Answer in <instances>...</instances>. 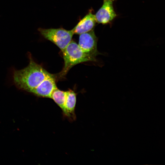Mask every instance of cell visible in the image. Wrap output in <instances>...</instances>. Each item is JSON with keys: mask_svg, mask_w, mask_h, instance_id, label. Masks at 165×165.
<instances>
[{"mask_svg": "<svg viewBox=\"0 0 165 165\" xmlns=\"http://www.w3.org/2000/svg\"><path fill=\"white\" fill-rule=\"evenodd\" d=\"M63 53L64 64L60 73V77L65 75L74 66L89 61H95L96 58L84 52L78 44L72 40L64 50Z\"/></svg>", "mask_w": 165, "mask_h": 165, "instance_id": "cell-1", "label": "cell"}, {"mask_svg": "<svg viewBox=\"0 0 165 165\" xmlns=\"http://www.w3.org/2000/svg\"><path fill=\"white\" fill-rule=\"evenodd\" d=\"M38 31L44 38L57 46L62 52L72 40L74 34L72 30L62 28L45 29L39 28Z\"/></svg>", "mask_w": 165, "mask_h": 165, "instance_id": "cell-2", "label": "cell"}, {"mask_svg": "<svg viewBox=\"0 0 165 165\" xmlns=\"http://www.w3.org/2000/svg\"><path fill=\"white\" fill-rule=\"evenodd\" d=\"M97 41L94 29L80 34L78 44L84 52L96 58L97 55L101 54L97 50Z\"/></svg>", "mask_w": 165, "mask_h": 165, "instance_id": "cell-3", "label": "cell"}, {"mask_svg": "<svg viewBox=\"0 0 165 165\" xmlns=\"http://www.w3.org/2000/svg\"><path fill=\"white\" fill-rule=\"evenodd\" d=\"M114 0H103V5L95 14L97 22L106 24L112 21L116 16L113 7Z\"/></svg>", "mask_w": 165, "mask_h": 165, "instance_id": "cell-4", "label": "cell"}, {"mask_svg": "<svg viewBox=\"0 0 165 165\" xmlns=\"http://www.w3.org/2000/svg\"><path fill=\"white\" fill-rule=\"evenodd\" d=\"M57 88L55 77L50 74L30 93L38 97L50 98L53 92Z\"/></svg>", "mask_w": 165, "mask_h": 165, "instance_id": "cell-5", "label": "cell"}, {"mask_svg": "<svg viewBox=\"0 0 165 165\" xmlns=\"http://www.w3.org/2000/svg\"><path fill=\"white\" fill-rule=\"evenodd\" d=\"M97 20L95 15L89 12L72 30L74 34L80 35L94 29Z\"/></svg>", "mask_w": 165, "mask_h": 165, "instance_id": "cell-6", "label": "cell"}, {"mask_svg": "<svg viewBox=\"0 0 165 165\" xmlns=\"http://www.w3.org/2000/svg\"><path fill=\"white\" fill-rule=\"evenodd\" d=\"M66 99L65 104L64 115L75 119V108L76 104V94L72 90L66 91Z\"/></svg>", "mask_w": 165, "mask_h": 165, "instance_id": "cell-7", "label": "cell"}, {"mask_svg": "<svg viewBox=\"0 0 165 165\" xmlns=\"http://www.w3.org/2000/svg\"><path fill=\"white\" fill-rule=\"evenodd\" d=\"M66 96V91L60 90L57 88L53 92L50 97L61 108L63 113L65 110Z\"/></svg>", "mask_w": 165, "mask_h": 165, "instance_id": "cell-8", "label": "cell"}]
</instances>
